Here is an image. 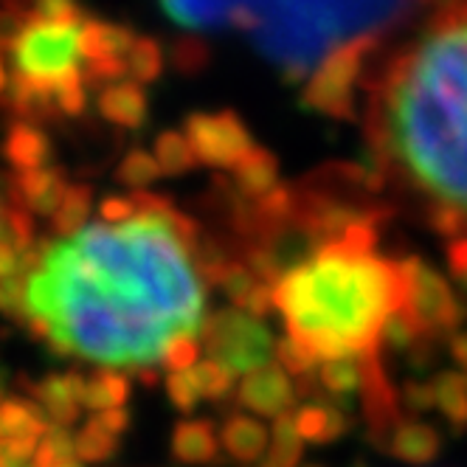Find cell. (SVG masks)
Wrapping results in <instances>:
<instances>
[{
	"label": "cell",
	"mask_w": 467,
	"mask_h": 467,
	"mask_svg": "<svg viewBox=\"0 0 467 467\" xmlns=\"http://www.w3.org/2000/svg\"><path fill=\"white\" fill-rule=\"evenodd\" d=\"M12 59L15 77L48 96H54L65 85L85 82L79 23H59L35 15L15 40Z\"/></svg>",
	"instance_id": "5b68a950"
},
{
	"label": "cell",
	"mask_w": 467,
	"mask_h": 467,
	"mask_svg": "<svg viewBox=\"0 0 467 467\" xmlns=\"http://www.w3.org/2000/svg\"><path fill=\"white\" fill-rule=\"evenodd\" d=\"M136 212H139L136 194L132 197H105L102 203H99V220H105V223H121Z\"/></svg>",
	"instance_id": "e575fe53"
},
{
	"label": "cell",
	"mask_w": 467,
	"mask_h": 467,
	"mask_svg": "<svg viewBox=\"0 0 467 467\" xmlns=\"http://www.w3.org/2000/svg\"><path fill=\"white\" fill-rule=\"evenodd\" d=\"M48 431V417L37 403L12 397L0 403V462L6 467H23L35 456L43 433Z\"/></svg>",
	"instance_id": "30bf717a"
},
{
	"label": "cell",
	"mask_w": 467,
	"mask_h": 467,
	"mask_svg": "<svg viewBox=\"0 0 467 467\" xmlns=\"http://www.w3.org/2000/svg\"><path fill=\"white\" fill-rule=\"evenodd\" d=\"M200 336H203L206 355L225 366L234 378H245L259 366L271 363L276 347L268 324L240 307L217 310L209 321H203Z\"/></svg>",
	"instance_id": "8992f818"
},
{
	"label": "cell",
	"mask_w": 467,
	"mask_h": 467,
	"mask_svg": "<svg viewBox=\"0 0 467 467\" xmlns=\"http://www.w3.org/2000/svg\"><path fill=\"white\" fill-rule=\"evenodd\" d=\"M6 85H9V74H6V65H4V57H0V96L6 93Z\"/></svg>",
	"instance_id": "60d3db41"
},
{
	"label": "cell",
	"mask_w": 467,
	"mask_h": 467,
	"mask_svg": "<svg viewBox=\"0 0 467 467\" xmlns=\"http://www.w3.org/2000/svg\"><path fill=\"white\" fill-rule=\"evenodd\" d=\"M119 178L130 189H147L150 183H155L161 178V166H158L152 152H147V150H130L124 155L121 166H119Z\"/></svg>",
	"instance_id": "f1b7e54d"
},
{
	"label": "cell",
	"mask_w": 467,
	"mask_h": 467,
	"mask_svg": "<svg viewBox=\"0 0 467 467\" xmlns=\"http://www.w3.org/2000/svg\"><path fill=\"white\" fill-rule=\"evenodd\" d=\"M451 352H453V358L459 360L462 369H467V332H462V336H453Z\"/></svg>",
	"instance_id": "ab89813d"
},
{
	"label": "cell",
	"mask_w": 467,
	"mask_h": 467,
	"mask_svg": "<svg viewBox=\"0 0 467 467\" xmlns=\"http://www.w3.org/2000/svg\"><path fill=\"white\" fill-rule=\"evenodd\" d=\"M448 265L456 282L467 290V237H456L448 248Z\"/></svg>",
	"instance_id": "8d00e7d4"
},
{
	"label": "cell",
	"mask_w": 467,
	"mask_h": 467,
	"mask_svg": "<svg viewBox=\"0 0 467 467\" xmlns=\"http://www.w3.org/2000/svg\"><path fill=\"white\" fill-rule=\"evenodd\" d=\"M307 467H321V464H307Z\"/></svg>",
	"instance_id": "f6af8a7d"
},
{
	"label": "cell",
	"mask_w": 467,
	"mask_h": 467,
	"mask_svg": "<svg viewBox=\"0 0 467 467\" xmlns=\"http://www.w3.org/2000/svg\"><path fill=\"white\" fill-rule=\"evenodd\" d=\"M4 155L17 172H28V170H37V166L48 163L51 144H48L43 130H37L35 124H28V121H17L6 132Z\"/></svg>",
	"instance_id": "ffe728a7"
},
{
	"label": "cell",
	"mask_w": 467,
	"mask_h": 467,
	"mask_svg": "<svg viewBox=\"0 0 467 467\" xmlns=\"http://www.w3.org/2000/svg\"><path fill=\"white\" fill-rule=\"evenodd\" d=\"M360 358H341V360H324L318 363V383L321 389L338 400V403H347V397L360 394Z\"/></svg>",
	"instance_id": "603a6c76"
},
{
	"label": "cell",
	"mask_w": 467,
	"mask_h": 467,
	"mask_svg": "<svg viewBox=\"0 0 467 467\" xmlns=\"http://www.w3.org/2000/svg\"><path fill=\"white\" fill-rule=\"evenodd\" d=\"M26 20L15 12H6V9H0V48H9L15 46V40L20 37V31H23Z\"/></svg>",
	"instance_id": "f35d334b"
},
{
	"label": "cell",
	"mask_w": 467,
	"mask_h": 467,
	"mask_svg": "<svg viewBox=\"0 0 467 467\" xmlns=\"http://www.w3.org/2000/svg\"><path fill=\"white\" fill-rule=\"evenodd\" d=\"M59 237L23 274L17 310L62 355L102 369H147L206 321L197 231L161 197Z\"/></svg>",
	"instance_id": "6da1fadb"
},
{
	"label": "cell",
	"mask_w": 467,
	"mask_h": 467,
	"mask_svg": "<svg viewBox=\"0 0 467 467\" xmlns=\"http://www.w3.org/2000/svg\"><path fill=\"white\" fill-rule=\"evenodd\" d=\"M85 380L77 372L65 375H48L40 383H35V400L43 409V414L51 420V425L71 428L79 422L82 409H85Z\"/></svg>",
	"instance_id": "7c38bea8"
},
{
	"label": "cell",
	"mask_w": 467,
	"mask_h": 467,
	"mask_svg": "<svg viewBox=\"0 0 467 467\" xmlns=\"http://www.w3.org/2000/svg\"><path fill=\"white\" fill-rule=\"evenodd\" d=\"M99 110L102 116L119 127L139 130L147 121V93L139 82L121 79L105 85V90L99 93Z\"/></svg>",
	"instance_id": "e0dca14e"
},
{
	"label": "cell",
	"mask_w": 467,
	"mask_h": 467,
	"mask_svg": "<svg viewBox=\"0 0 467 467\" xmlns=\"http://www.w3.org/2000/svg\"><path fill=\"white\" fill-rule=\"evenodd\" d=\"M93 420L102 425V428H108L113 437H121V433L130 428V411H127V406H121V409H105V411H96L93 414Z\"/></svg>",
	"instance_id": "74e56055"
},
{
	"label": "cell",
	"mask_w": 467,
	"mask_h": 467,
	"mask_svg": "<svg viewBox=\"0 0 467 467\" xmlns=\"http://www.w3.org/2000/svg\"><path fill=\"white\" fill-rule=\"evenodd\" d=\"M183 136L192 144V152L200 163L231 170L245 158L256 144L248 127L237 113H192L183 124Z\"/></svg>",
	"instance_id": "9c48e42d"
},
{
	"label": "cell",
	"mask_w": 467,
	"mask_h": 467,
	"mask_svg": "<svg viewBox=\"0 0 467 467\" xmlns=\"http://www.w3.org/2000/svg\"><path fill=\"white\" fill-rule=\"evenodd\" d=\"M231 178H234V189L243 197L256 200L279 186V161L274 152L254 147L245 158H240L231 166Z\"/></svg>",
	"instance_id": "ac0fdd59"
},
{
	"label": "cell",
	"mask_w": 467,
	"mask_h": 467,
	"mask_svg": "<svg viewBox=\"0 0 467 467\" xmlns=\"http://www.w3.org/2000/svg\"><path fill=\"white\" fill-rule=\"evenodd\" d=\"M130 378L121 369H102L96 378L85 380V409L105 411V409H121L130 400Z\"/></svg>",
	"instance_id": "7402d4cb"
},
{
	"label": "cell",
	"mask_w": 467,
	"mask_h": 467,
	"mask_svg": "<svg viewBox=\"0 0 467 467\" xmlns=\"http://www.w3.org/2000/svg\"><path fill=\"white\" fill-rule=\"evenodd\" d=\"M172 453L183 464H212L220 453V433L209 420H181L172 433Z\"/></svg>",
	"instance_id": "d6986e66"
},
{
	"label": "cell",
	"mask_w": 467,
	"mask_h": 467,
	"mask_svg": "<svg viewBox=\"0 0 467 467\" xmlns=\"http://www.w3.org/2000/svg\"><path fill=\"white\" fill-rule=\"evenodd\" d=\"M127 62V77L139 85H147L161 77L163 71V51L152 37H139L124 57Z\"/></svg>",
	"instance_id": "83f0119b"
},
{
	"label": "cell",
	"mask_w": 467,
	"mask_h": 467,
	"mask_svg": "<svg viewBox=\"0 0 467 467\" xmlns=\"http://www.w3.org/2000/svg\"><path fill=\"white\" fill-rule=\"evenodd\" d=\"M68 181H65L62 170L57 166H37V170L17 172L15 178V194L20 200V206L28 214H40V217H54L59 209L65 192H68Z\"/></svg>",
	"instance_id": "4fadbf2b"
},
{
	"label": "cell",
	"mask_w": 467,
	"mask_h": 467,
	"mask_svg": "<svg viewBox=\"0 0 467 467\" xmlns=\"http://www.w3.org/2000/svg\"><path fill=\"white\" fill-rule=\"evenodd\" d=\"M74 445H77V456L82 462H90V464H102V462H110L119 451V437H113V433L108 428L99 425L93 417L77 431L74 437Z\"/></svg>",
	"instance_id": "4316f807"
},
{
	"label": "cell",
	"mask_w": 467,
	"mask_h": 467,
	"mask_svg": "<svg viewBox=\"0 0 467 467\" xmlns=\"http://www.w3.org/2000/svg\"><path fill=\"white\" fill-rule=\"evenodd\" d=\"M411 0H163L183 26L237 28L290 77H310L336 48L372 35Z\"/></svg>",
	"instance_id": "277c9868"
},
{
	"label": "cell",
	"mask_w": 467,
	"mask_h": 467,
	"mask_svg": "<svg viewBox=\"0 0 467 467\" xmlns=\"http://www.w3.org/2000/svg\"><path fill=\"white\" fill-rule=\"evenodd\" d=\"M88 102V93H85V82H74V85H65L54 93V105L57 110H62L65 116H79L85 110Z\"/></svg>",
	"instance_id": "d590c367"
},
{
	"label": "cell",
	"mask_w": 467,
	"mask_h": 467,
	"mask_svg": "<svg viewBox=\"0 0 467 467\" xmlns=\"http://www.w3.org/2000/svg\"><path fill=\"white\" fill-rule=\"evenodd\" d=\"M200 352H203V344L197 341V336H183L170 344L161 363L170 366V372H183V369H192V366L200 360Z\"/></svg>",
	"instance_id": "1f68e13d"
},
{
	"label": "cell",
	"mask_w": 467,
	"mask_h": 467,
	"mask_svg": "<svg viewBox=\"0 0 467 467\" xmlns=\"http://www.w3.org/2000/svg\"><path fill=\"white\" fill-rule=\"evenodd\" d=\"M403 265L341 240L321 243L274 282L287 338L316 363L380 352V332L403 307Z\"/></svg>",
	"instance_id": "3957f363"
},
{
	"label": "cell",
	"mask_w": 467,
	"mask_h": 467,
	"mask_svg": "<svg viewBox=\"0 0 467 467\" xmlns=\"http://www.w3.org/2000/svg\"><path fill=\"white\" fill-rule=\"evenodd\" d=\"M403 276H406V293H403V307L411 324L422 338H433L440 332H451L462 324V302L451 285L425 265L422 259H403Z\"/></svg>",
	"instance_id": "ba28073f"
},
{
	"label": "cell",
	"mask_w": 467,
	"mask_h": 467,
	"mask_svg": "<svg viewBox=\"0 0 467 467\" xmlns=\"http://www.w3.org/2000/svg\"><path fill=\"white\" fill-rule=\"evenodd\" d=\"M139 37L127 26L119 23H102L93 17H82L79 23V51L82 62L96 59H124Z\"/></svg>",
	"instance_id": "2e32d148"
},
{
	"label": "cell",
	"mask_w": 467,
	"mask_h": 467,
	"mask_svg": "<svg viewBox=\"0 0 467 467\" xmlns=\"http://www.w3.org/2000/svg\"><path fill=\"white\" fill-rule=\"evenodd\" d=\"M37 17L46 20H59V23H82V12L77 6V0H35Z\"/></svg>",
	"instance_id": "d6a6232c"
},
{
	"label": "cell",
	"mask_w": 467,
	"mask_h": 467,
	"mask_svg": "<svg viewBox=\"0 0 467 467\" xmlns=\"http://www.w3.org/2000/svg\"><path fill=\"white\" fill-rule=\"evenodd\" d=\"M433 386V409H440L456 428L467 425V375L442 372Z\"/></svg>",
	"instance_id": "cb8c5ba5"
},
{
	"label": "cell",
	"mask_w": 467,
	"mask_h": 467,
	"mask_svg": "<svg viewBox=\"0 0 467 467\" xmlns=\"http://www.w3.org/2000/svg\"><path fill=\"white\" fill-rule=\"evenodd\" d=\"M237 400L251 414L276 420L290 411L293 400H296V386L279 363H265L243 378V383L237 389Z\"/></svg>",
	"instance_id": "8fae6325"
},
{
	"label": "cell",
	"mask_w": 467,
	"mask_h": 467,
	"mask_svg": "<svg viewBox=\"0 0 467 467\" xmlns=\"http://www.w3.org/2000/svg\"><path fill=\"white\" fill-rule=\"evenodd\" d=\"M0 394H4V380H0ZM0 403H4V400H0Z\"/></svg>",
	"instance_id": "ee69618b"
},
{
	"label": "cell",
	"mask_w": 467,
	"mask_h": 467,
	"mask_svg": "<svg viewBox=\"0 0 467 467\" xmlns=\"http://www.w3.org/2000/svg\"><path fill=\"white\" fill-rule=\"evenodd\" d=\"M440 431L422 420H400L386 440V451L406 464H428L440 456Z\"/></svg>",
	"instance_id": "5bb4252c"
},
{
	"label": "cell",
	"mask_w": 467,
	"mask_h": 467,
	"mask_svg": "<svg viewBox=\"0 0 467 467\" xmlns=\"http://www.w3.org/2000/svg\"><path fill=\"white\" fill-rule=\"evenodd\" d=\"M411 4L425 20L372 79V141L431 223L467 237V0Z\"/></svg>",
	"instance_id": "7a4b0ae2"
},
{
	"label": "cell",
	"mask_w": 467,
	"mask_h": 467,
	"mask_svg": "<svg viewBox=\"0 0 467 467\" xmlns=\"http://www.w3.org/2000/svg\"><path fill=\"white\" fill-rule=\"evenodd\" d=\"M375 35L358 37L332 54H327L305 85V105L324 113L347 119L355 113V88L363 82L366 65H369V46Z\"/></svg>",
	"instance_id": "52a82bcc"
},
{
	"label": "cell",
	"mask_w": 467,
	"mask_h": 467,
	"mask_svg": "<svg viewBox=\"0 0 467 467\" xmlns=\"http://www.w3.org/2000/svg\"><path fill=\"white\" fill-rule=\"evenodd\" d=\"M90 206H93V192L88 186H79V183L77 186H68V192H65L59 209L51 217L59 237H68V234H74L82 225H88Z\"/></svg>",
	"instance_id": "484cf974"
},
{
	"label": "cell",
	"mask_w": 467,
	"mask_h": 467,
	"mask_svg": "<svg viewBox=\"0 0 467 467\" xmlns=\"http://www.w3.org/2000/svg\"><path fill=\"white\" fill-rule=\"evenodd\" d=\"M158 166H161V175H183L189 172L192 166L197 163L189 139L183 136V130H170V132H161L155 150H152Z\"/></svg>",
	"instance_id": "d4e9b609"
},
{
	"label": "cell",
	"mask_w": 467,
	"mask_h": 467,
	"mask_svg": "<svg viewBox=\"0 0 467 467\" xmlns=\"http://www.w3.org/2000/svg\"><path fill=\"white\" fill-rule=\"evenodd\" d=\"M352 467H369V464H366V462H355Z\"/></svg>",
	"instance_id": "7bdbcfd3"
},
{
	"label": "cell",
	"mask_w": 467,
	"mask_h": 467,
	"mask_svg": "<svg viewBox=\"0 0 467 467\" xmlns=\"http://www.w3.org/2000/svg\"><path fill=\"white\" fill-rule=\"evenodd\" d=\"M400 409H409L414 414L431 411L433 409V386L428 383H409L400 391Z\"/></svg>",
	"instance_id": "836d02e7"
},
{
	"label": "cell",
	"mask_w": 467,
	"mask_h": 467,
	"mask_svg": "<svg viewBox=\"0 0 467 467\" xmlns=\"http://www.w3.org/2000/svg\"><path fill=\"white\" fill-rule=\"evenodd\" d=\"M220 448L243 464H256L271 448V431L251 414H231L220 428Z\"/></svg>",
	"instance_id": "9a60e30c"
},
{
	"label": "cell",
	"mask_w": 467,
	"mask_h": 467,
	"mask_svg": "<svg viewBox=\"0 0 467 467\" xmlns=\"http://www.w3.org/2000/svg\"><path fill=\"white\" fill-rule=\"evenodd\" d=\"M166 394H170L175 409L194 411L200 400H203V391H200V383L194 375V366L192 369H183V372H170V378H166Z\"/></svg>",
	"instance_id": "4dcf8cb0"
},
{
	"label": "cell",
	"mask_w": 467,
	"mask_h": 467,
	"mask_svg": "<svg viewBox=\"0 0 467 467\" xmlns=\"http://www.w3.org/2000/svg\"><path fill=\"white\" fill-rule=\"evenodd\" d=\"M6 231V214H0V234Z\"/></svg>",
	"instance_id": "b9f144b4"
},
{
	"label": "cell",
	"mask_w": 467,
	"mask_h": 467,
	"mask_svg": "<svg viewBox=\"0 0 467 467\" xmlns=\"http://www.w3.org/2000/svg\"><path fill=\"white\" fill-rule=\"evenodd\" d=\"M194 375L200 383V391H203V400H223L234 391V378L225 366H220L217 360L206 358L194 363Z\"/></svg>",
	"instance_id": "f546056e"
},
{
	"label": "cell",
	"mask_w": 467,
	"mask_h": 467,
	"mask_svg": "<svg viewBox=\"0 0 467 467\" xmlns=\"http://www.w3.org/2000/svg\"><path fill=\"white\" fill-rule=\"evenodd\" d=\"M293 420H296V428L302 433L305 442H316V445H324V442H336L338 437H344L347 428H349V420H347V411L336 403H310V406H302L298 411H293Z\"/></svg>",
	"instance_id": "44dd1931"
}]
</instances>
